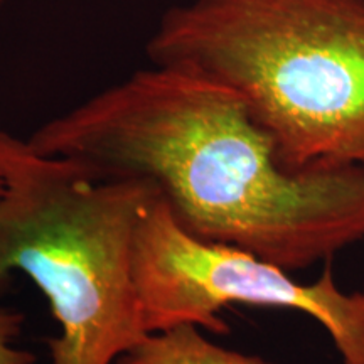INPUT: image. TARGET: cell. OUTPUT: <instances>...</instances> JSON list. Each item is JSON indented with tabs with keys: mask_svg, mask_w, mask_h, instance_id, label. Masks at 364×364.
Returning <instances> with one entry per match:
<instances>
[{
	"mask_svg": "<svg viewBox=\"0 0 364 364\" xmlns=\"http://www.w3.org/2000/svg\"><path fill=\"white\" fill-rule=\"evenodd\" d=\"M27 142L100 176L147 181L189 235L287 272L364 240V167L285 169L243 100L199 73L135 71Z\"/></svg>",
	"mask_w": 364,
	"mask_h": 364,
	"instance_id": "6da1fadb",
	"label": "cell"
},
{
	"mask_svg": "<svg viewBox=\"0 0 364 364\" xmlns=\"http://www.w3.org/2000/svg\"><path fill=\"white\" fill-rule=\"evenodd\" d=\"M147 56L233 90L285 169L364 167V0H188Z\"/></svg>",
	"mask_w": 364,
	"mask_h": 364,
	"instance_id": "7a4b0ae2",
	"label": "cell"
},
{
	"mask_svg": "<svg viewBox=\"0 0 364 364\" xmlns=\"http://www.w3.org/2000/svg\"><path fill=\"white\" fill-rule=\"evenodd\" d=\"M0 299L16 275L48 300L59 334L51 364H117L150 336L134 279L140 213L159 194L147 181L100 176L0 132Z\"/></svg>",
	"mask_w": 364,
	"mask_h": 364,
	"instance_id": "3957f363",
	"label": "cell"
},
{
	"mask_svg": "<svg viewBox=\"0 0 364 364\" xmlns=\"http://www.w3.org/2000/svg\"><path fill=\"white\" fill-rule=\"evenodd\" d=\"M134 279L149 334L182 324L226 334L220 312L233 304L290 309L329 332L344 364H364V292H343L329 262L316 282L300 284L247 250L189 235L159 194L136 221Z\"/></svg>",
	"mask_w": 364,
	"mask_h": 364,
	"instance_id": "277c9868",
	"label": "cell"
},
{
	"mask_svg": "<svg viewBox=\"0 0 364 364\" xmlns=\"http://www.w3.org/2000/svg\"><path fill=\"white\" fill-rule=\"evenodd\" d=\"M117 364H268L211 343L201 327L182 324L156 332L118 358Z\"/></svg>",
	"mask_w": 364,
	"mask_h": 364,
	"instance_id": "5b68a950",
	"label": "cell"
},
{
	"mask_svg": "<svg viewBox=\"0 0 364 364\" xmlns=\"http://www.w3.org/2000/svg\"><path fill=\"white\" fill-rule=\"evenodd\" d=\"M26 317L17 309L0 306V364H36L38 356L17 346Z\"/></svg>",
	"mask_w": 364,
	"mask_h": 364,
	"instance_id": "8992f818",
	"label": "cell"
},
{
	"mask_svg": "<svg viewBox=\"0 0 364 364\" xmlns=\"http://www.w3.org/2000/svg\"><path fill=\"white\" fill-rule=\"evenodd\" d=\"M4 2H6V0H0V7L4 6ZM2 189H4V181H2V177H0V194H2Z\"/></svg>",
	"mask_w": 364,
	"mask_h": 364,
	"instance_id": "52a82bcc",
	"label": "cell"
}]
</instances>
